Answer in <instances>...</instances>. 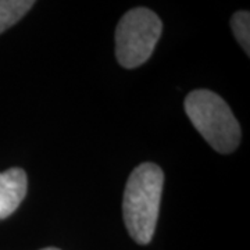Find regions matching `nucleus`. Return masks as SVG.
<instances>
[{"label":"nucleus","mask_w":250,"mask_h":250,"mask_svg":"<svg viewBox=\"0 0 250 250\" xmlns=\"http://www.w3.org/2000/svg\"><path fill=\"white\" fill-rule=\"evenodd\" d=\"M164 172L154 163H142L126 181L123 215L129 236L139 245H147L156 231Z\"/></svg>","instance_id":"f257e3e1"},{"label":"nucleus","mask_w":250,"mask_h":250,"mask_svg":"<svg viewBox=\"0 0 250 250\" xmlns=\"http://www.w3.org/2000/svg\"><path fill=\"white\" fill-rule=\"evenodd\" d=\"M185 113L215 152L229 154L241 142V125L221 96L207 89L190 92L185 99Z\"/></svg>","instance_id":"f03ea898"},{"label":"nucleus","mask_w":250,"mask_h":250,"mask_svg":"<svg viewBox=\"0 0 250 250\" xmlns=\"http://www.w3.org/2000/svg\"><path fill=\"white\" fill-rule=\"evenodd\" d=\"M163 32L159 16L146 7L129 10L116 28V56L124 68H136L152 56Z\"/></svg>","instance_id":"7ed1b4c3"},{"label":"nucleus","mask_w":250,"mask_h":250,"mask_svg":"<svg viewBox=\"0 0 250 250\" xmlns=\"http://www.w3.org/2000/svg\"><path fill=\"white\" fill-rule=\"evenodd\" d=\"M28 181L25 171L10 168L0 172V220L13 214L25 199Z\"/></svg>","instance_id":"20e7f679"},{"label":"nucleus","mask_w":250,"mask_h":250,"mask_svg":"<svg viewBox=\"0 0 250 250\" xmlns=\"http://www.w3.org/2000/svg\"><path fill=\"white\" fill-rule=\"evenodd\" d=\"M34 4L32 0H0V34L17 24Z\"/></svg>","instance_id":"39448f33"},{"label":"nucleus","mask_w":250,"mask_h":250,"mask_svg":"<svg viewBox=\"0 0 250 250\" xmlns=\"http://www.w3.org/2000/svg\"><path fill=\"white\" fill-rule=\"evenodd\" d=\"M231 27L236 41L239 42L245 53L250 54V13L249 11H236L231 18Z\"/></svg>","instance_id":"423d86ee"},{"label":"nucleus","mask_w":250,"mask_h":250,"mask_svg":"<svg viewBox=\"0 0 250 250\" xmlns=\"http://www.w3.org/2000/svg\"><path fill=\"white\" fill-rule=\"evenodd\" d=\"M42 250H60V249H57V248H46V249H42Z\"/></svg>","instance_id":"0eeeda50"}]
</instances>
